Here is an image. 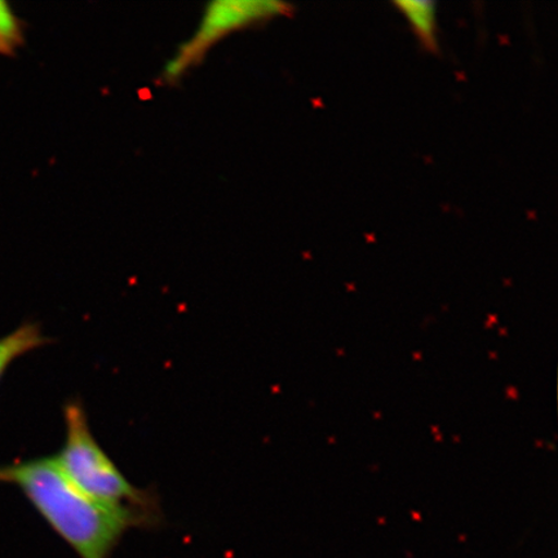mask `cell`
Here are the masks:
<instances>
[{"instance_id": "5b68a950", "label": "cell", "mask_w": 558, "mask_h": 558, "mask_svg": "<svg viewBox=\"0 0 558 558\" xmlns=\"http://www.w3.org/2000/svg\"><path fill=\"white\" fill-rule=\"evenodd\" d=\"M39 324L25 323L5 337L0 338V379L13 361L51 343Z\"/></svg>"}, {"instance_id": "8992f818", "label": "cell", "mask_w": 558, "mask_h": 558, "mask_svg": "<svg viewBox=\"0 0 558 558\" xmlns=\"http://www.w3.org/2000/svg\"><path fill=\"white\" fill-rule=\"evenodd\" d=\"M24 41V27L9 3L0 0V54L15 53Z\"/></svg>"}, {"instance_id": "7a4b0ae2", "label": "cell", "mask_w": 558, "mask_h": 558, "mask_svg": "<svg viewBox=\"0 0 558 558\" xmlns=\"http://www.w3.org/2000/svg\"><path fill=\"white\" fill-rule=\"evenodd\" d=\"M65 439L56 462L70 481L99 504L134 511L160 521L159 499L151 488L130 483L90 430L85 404H64Z\"/></svg>"}, {"instance_id": "52a82bcc", "label": "cell", "mask_w": 558, "mask_h": 558, "mask_svg": "<svg viewBox=\"0 0 558 558\" xmlns=\"http://www.w3.org/2000/svg\"><path fill=\"white\" fill-rule=\"evenodd\" d=\"M0 483H2V472H0Z\"/></svg>"}, {"instance_id": "6da1fadb", "label": "cell", "mask_w": 558, "mask_h": 558, "mask_svg": "<svg viewBox=\"0 0 558 558\" xmlns=\"http://www.w3.org/2000/svg\"><path fill=\"white\" fill-rule=\"evenodd\" d=\"M0 471L3 483L17 485L80 558H111L129 530L158 525L148 515L89 498L68 478L54 457L26 460Z\"/></svg>"}, {"instance_id": "277c9868", "label": "cell", "mask_w": 558, "mask_h": 558, "mask_svg": "<svg viewBox=\"0 0 558 558\" xmlns=\"http://www.w3.org/2000/svg\"><path fill=\"white\" fill-rule=\"evenodd\" d=\"M397 11H400L404 19H407L411 31L424 50L428 52L438 51L437 38V10L436 3L427 2V0H403V2H396Z\"/></svg>"}, {"instance_id": "3957f363", "label": "cell", "mask_w": 558, "mask_h": 558, "mask_svg": "<svg viewBox=\"0 0 558 558\" xmlns=\"http://www.w3.org/2000/svg\"><path fill=\"white\" fill-rule=\"evenodd\" d=\"M290 12V4L274 0H219L208 4L197 32L167 64L165 81H179L187 70L205 59L209 48L230 33L289 15Z\"/></svg>"}]
</instances>
